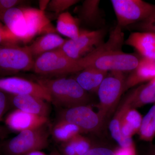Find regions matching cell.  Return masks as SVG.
I'll return each instance as SVG.
<instances>
[{
    "instance_id": "1",
    "label": "cell",
    "mask_w": 155,
    "mask_h": 155,
    "mask_svg": "<svg viewBox=\"0 0 155 155\" xmlns=\"http://www.w3.org/2000/svg\"><path fill=\"white\" fill-rule=\"evenodd\" d=\"M124 34L117 25L112 30L107 41L81 58L84 69L94 67L107 72H131L137 67L140 58L122 51Z\"/></svg>"
},
{
    "instance_id": "2",
    "label": "cell",
    "mask_w": 155,
    "mask_h": 155,
    "mask_svg": "<svg viewBox=\"0 0 155 155\" xmlns=\"http://www.w3.org/2000/svg\"><path fill=\"white\" fill-rule=\"evenodd\" d=\"M1 21L24 43L39 35L55 33L56 30L45 12L34 8H12L4 14Z\"/></svg>"
},
{
    "instance_id": "3",
    "label": "cell",
    "mask_w": 155,
    "mask_h": 155,
    "mask_svg": "<svg viewBox=\"0 0 155 155\" xmlns=\"http://www.w3.org/2000/svg\"><path fill=\"white\" fill-rule=\"evenodd\" d=\"M36 82L47 91L51 102L58 107L68 109L81 105H88L90 101L84 91L74 78H41Z\"/></svg>"
},
{
    "instance_id": "4",
    "label": "cell",
    "mask_w": 155,
    "mask_h": 155,
    "mask_svg": "<svg viewBox=\"0 0 155 155\" xmlns=\"http://www.w3.org/2000/svg\"><path fill=\"white\" fill-rule=\"evenodd\" d=\"M50 130L47 124L19 132L16 136L1 143L4 155H24L35 150H41L49 145Z\"/></svg>"
},
{
    "instance_id": "5",
    "label": "cell",
    "mask_w": 155,
    "mask_h": 155,
    "mask_svg": "<svg viewBox=\"0 0 155 155\" xmlns=\"http://www.w3.org/2000/svg\"><path fill=\"white\" fill-rule=\"evenodd\" d=\"M83 69L80 59L69 58L58 48L37 58L32 69L36 74L45 76L77 73Z\"/></svg>"
},
{
    "instance_id": "6",
    "label": "cell",
    "mask_w": 155,
    "mask_h": 155,
    "mask_svg": "<svg viewBox=\"0 0 155 155\" xmlns=\"http://www.w3.org/2000/svg\"><path fill=\"white\" fill-rule=\"evenodd\" d=\"M125 79L124 72H110L100 85L97 92L99 100L97 113L104 121L125 91Z\"/></svg>"
},
{
    "instance_id": "7",
    "label": "cell",
    "mask_w": 155,
    "mask_h": 155,
    "mask_svg": "<svg viewBox=\"0 0 155 155\" xmlns=\"http://www.w3.org/2000/svg\"><path fill=\"white\" fill-rule=\"evenodd\" d=\"M34 60L27 46L0 45V75L16 74L33 69Z\"/></svg>"
},
{
    "instance_id": "8",
    "label": "cell",
    "mask_w": 155,
    "mask_h": 155,
    "mask_svg": "<svg viewBox=\"0 0 155 155\" xmlns=\"http://www.w3.org/2000/svg\"><path fill=\"white\" fill-rule=\"evenodd\" d=\"M117 25L121 28L143 21L150 15L155 5L142 0H112Z\"/></svg>"
},
{
    "instance_id": "9",
    "label": "cell",
    "mask_w": 155,
    "mask_h": 155,
    "mask_svg": "<svg viewBox=\"0 0 155 155\" xmlns=\"http://www.w3.org/2000/svg\"><path fill=\"white\" fill-rule=\"evenodd\" d=\"M106 34L104 28L93 31L80 29L77 38L67 40L59 49L69 58L79 60L103 44Z\"/></svg>"
},
{
    "instance_id": "10",
    "label": "cell",
    "mask_w": 155,
    "mask_h": 155,
    "mask_svg": "<svg viewBox=\"0 0 155 155\" xmlns=\"http://www.w3.org/2000/svg\"><path fill=\"white\" fill-rule=\"evenodd\" d=\"M58 119L74 124L83 133L97 131L101 128L104 122L98 113L88 105L64 109L59 112Z\"/></svg>"
},
{
    "instance_id": "11",
    "label": "cell",
    "mask_w": 155,
    "mask_h": 155,
    "mask_svg": "<svg viewBox=\"0 0 155 155\" xmlns=\"http://www.w3.org/2000/svg\"><path fill=\"white\" fill-rule=\"evenodd\" d=\"M0 90L12 95H31L51 102L49 94L37 82L22 78L0 77Z\"/></svg>"
},
{
    "instance_id": "12",
    "label": "cell",
    "mask_w": 155,
    "mask_h": 155,
    "mask_svg": "<svg viewBox=\"0 0 155 155\" xmlns=\"http://www.w3.org/2000/svg\"><path fill=\"white\" fill-rule=\"evenodd\" d=\"M48 121V117L28 114L16 109L7 116L5 123L9 129L19 133L45 125Z\"/></svg>"
},
{
    "instance_id": "13",
    "label": "cell",
    "mask_w": 155,
    "mask_h": 155,
    "mask_svg": "<svg viewBox=\"0 0 155 155\" xmlns=\"http://www.w3.org/2000/svg\"><path fill=\"white\" fill-rule=\"evenodd\" d=\"M11 106L28 114L48 117L51 108L47 101L31 95L9 94Z\"/></svg>"
},
{
    "instance_id": "14",
    "label": "cell",
    "mask_w": 155,
    "mask_h": 155,
    "mask_svg": "<svg viewBox=\"0 0 155 155\" xmlns=\"http://www.w3.org/2000/svg\"><path fill=\"white\" fill-rule=\"evenodd\" d=\"M125 43L136 50L142 58L155 60V35L153 34L143 31L133 32Z\"/></svg>"
},
{
    "instance_id": "15",
    "label": "cell",
    "mask_w": 155,
    "mask_h": 155,
    "mask_svg": "<svg viewBox=\"0 0 155 155\" xmlns=\"http://www.w3.org/2000/svg\"><path fill=\"white\" fill-rule=\"evenodd\" d=\"M155 78V60L142 57L137 67L125 79V91Z\"/></svg>"
},
{
    "instance_id": "16",
    "label": "cell",
    "mask_w": 155,
    "mask_h": 155,
    "mask_svg": "<svg viewBox=\"0 0 155 155\" xmlns=\"http://www.w3.org/2000/svg\"><path fill=\"white\" fill-rule=\"evenodd\" d=\"M131 95L129 93L121 103L109 125L111 136L119 146L122 147H127L134 144L132 138H126L121 131L122 118L126 111L131 107Z\"/></svg>"
},
{
    "instance_id": "17",
    "label": "cell",
    "mask_w": 155,
    "mask_h": 155,
    "mask_svg": "<svg viewBox=\"0 0 155 155\" xmlns=\"http://www.w3.org/2000/svg\"><path fill=\"white\" fill-rule=\"evenodd\" d=\"M77 73L74 78L81 87L87 92L95 93L97 92L108 72L94 67H87Z\"/></svg>"
},
{
    "instance_id": "18",
    "label": "cell",
    "mask_w": 155,
    "mask_h": 155,
    "mask_svg": "<svg viewBox=\"0 0 155 155\" xmlns=\"http://www.w3.org/2000/svg\"><path fill=\"white\" fill-rule=\"evenodd\" d=\"M66 40L55 33H49L39 37L27 47L33 58H37L45 53L60 48Z\"/></svg>"
},
{
    "instance_id": "19",
    "label": "cell",
    "mask_w": 155,
    "mask_h": 155,
    "mask_svg": "<svg viewBox=\"0 0 155 155\" xmlns=\"http://www.w3.org/2000/svg\"><path fill=\"white\" fill-rule=\"evenodd\" d=\"M130 93L131 108L136 109L148 104H155V78L134 89Z\"/></svg>"
},
{
    "instance_id": "20",
    "label": "cell",
    "mask_w": 155,
    "mask_h": 155,
    "mask_svg": "<svg viewBox=\"0 0 155 155\" xmlns=\"http://www.w3.org/2000/svg\"><path fill=\"white\" fill-rule=\"evenodd\" d=\"M100 2L99 0H85L83 2L79 9V17L85 24L97 26L103 24Z\"/></svg>"
},
{
    "instance_id": "21",
    "label": "cell",
    "mask_w": 155,
    "mask_h": 155,
    "mask_svg": "<svg viewBox=\"0 0 155 155\" xmlns=\"http://www.w3.org/2000/svg\"><path fill=\"white\" fill-rule=\"evenodd\" d=\"M79 23V20L69 12H64L59 15L56 30L69 39H75L80 33Z\"/></svg>"
},
{
    "instance_id": "22",
    "label": "cell",
    "mask_w": 155,
    "mask_h": 155,
    "mask_svg": "<svg viewBox=\"0 0 155 155\" xmlns=\"http://www.w3.org/2000/svg\"><path fill=\"white\" fill-rule=\"evenodd\" d=\"M143 117L135 109L130 107L125 112L122 118L121 131L122 135L127 138H132L138 134L141 125Z\"/></svg>"
},
{
    "instance_id": "23",
    "label": "cell",
    "mask_w": 155,
    "mask_h": 155,
    "mask_svg": "<svg viewBox=\"0 0 155 155\" xmlns=\"http://www.w3.org/2000/svg\"><path fill=\"white\" fill-rule=\"evenodd\" d=\"M51 133L56 141L64 143L75 136L83 134L76 125L66 121L58 119L52 127Z\"/></svg>"
},
{
    "instance_id": "24",
    "label": "cell",
    "mask_w": 155,
    "mask_h": 155,
    "mask_svg": "<svg viewBox=\"0 0 155 155\" xmlns=\"http://www.w3.org/2000/svg\"><path fill=\"white\" fill-rule=\"evenodd\" d=\"M140 139L147 142H152L155 137V104L143 117L139 130Z\"/></svg>"
},
{
    "instance_id": "25",
    "label": "cell",
    "mask_w": 155,
    "mask_h": 155,
    "mask_svg": "<svg viewBox=\"0 0 155 155\" xmlns=\"http://www.w3.org/2000/svg\"><path fill=\"white\" fill-rule=\"evenodd\" d=\"M19 39L4 24L0 21V45L3 46H18Z\"/></svg>"
},
{
    "instance_id": "26",
    "label": "cell",
    "mask_w": 155,
    "mask_h": 155,
    "mask_svg": "<svg viewBox=\"0 0 155 155\" xmlns=\"http://www.w3.org/2000/svg\"><path fill=\"white\" fill-rule=\"evenodd\" d=\"M79 2L78 0H52L50 1L47 10L61 14Z\"/></svg>"
},
{
    "instance_id": "27",
    "label": "cell",
    "mask_w": 155,
    "mask_h": 155,
    "mask_svg": "<svg viewBox=\"0 0 155 155\" xmlns=\"http://www.w3.org/2000/svg\"><path fill=\"white\" fill-rule=\"evenodd\" d=\"M143 32H148L155 35V5L150 15L143 21L138 22L136 25Z\"/></svg>"
},
{
    "instance_id": "28",
    "label": "cell",
    "mask_w": 155,
    "mask_h": 155,
    "mask_svg": "<svg viewBox=\"0 0 155 155\" xmlns=\"http://www.w3.org/2000/svg\"><path fill=\"white\" fill-rule=\"evenodd\" d=\"M92 147L91 141L88 138L81 134L78 135L75 147L76 155H84Z\"/></svg>"
},
{
    "instance_id": "29",
    "label": "cell",
    "mask_w": 155,
    "mask_h": 155,
    "mask_svg": "<svg viewBox=\"0 0 155 155\" xmlns=\"http://www.w3.org/2000/svg\"><path fill=\"white\" fill-rule=\"evenodd\" d=\"M78 135L75 136L68 141L62 143L61 145L62 153H61L62 155H76L75 147L77 143V136Z\"/></svg>"
},
{
    "instance_id": "30",
    "label": "cell",
    "mask_w": 155,
    "mask_h": 155,
    "mask_svg": "<svg viewBox=\"0 0 155 155\" xmlns=\"http://www.w3.org/2000/svg\"><path fill=\"white\" fill-rule=\"evenodd\" d=\"M11 106L9 94L0 90V122Z\"/></svg>"
},
{
    "instance_id": "31",
    "label": "cell",
    "mask_w": 155,
    "mask_h": 155,
    "mask_svg": "<svg viewBox=\"0 0 155 155\" xmlns=\"http://www.w3.org/2000/svg\"><path fill=\"white\" fill-rule=\"evenodd\" d=\"M23 2L19 0H0V21L6 11L17 7Z\"/></svg>"
},
{
    "instance_id": "32",
    "label": "cell",
    "mask_w": 155,
    "mask_h": 155,
    "mask_svg": "<svg viewBox=\"0 0 155 155\" xmlns=\"http://www.w3.org/2000/svg\"><path fill=\"white\" fill-rule=\"evenodd\" d=\"M84 155H115L114 151L104 147H93Z\"/></svg>"
},
{
    "instance_id": "33",
    "label": "cell",
    "mask_w": 155,
    "mask_h": 155,
    "mask_svg": "<svg viewBox=\"0 0 155 155\" xmlns=\"http://www.w3.org/2000/svg\"><path fill=\"white\" fill-rule=\"evenodd\" d=\"M114 151L115 155H136L134 144L127 147H119Z\"/></svg>"
},
{
    "instance_id": "34",
    "label": "cell",
    "mask_w": 155,
    "mask_h": 155,
    "mask_svg": "<svg viewBox=\"0 0 155 155\" xmlns=\"http://www.w3.org/2000/svg\"><path fill=\"white\" fill-rule=\"evenodd\" d=\"M50 1L48 0H41V1H39V10L41 11L45 12L47 8L48 5Z\"/></svg>"
},
{
    "instance_id": "35",
    "label": "cell",
    "mask_w": 155,
    "mask_h": 155,
    "mask_svg": "<svg viewBox=\"0 0 155 155\" xmlns=\"http://www.w3.org/2000/svg\"><path fill=\"white\" fill-rule=\"evenodd\" d=\"M24 155H47L41 150H35L30 152Z\"/></svg>"
},
{
    "instance_id": "36",
    "label": "cell",
    "mask_w": 155,
    "mask_h": 155,
    "mask_svg": "<svg viewBox=\"0 0 155 155\" xmlns=\"http://www.w3.org/2000/svg\"><path fill=\"white\" fill-rule=\"evenodd\" d=\"M147 155H155V145L150 147Z\"/></svg>"
},
{
    "instance_id": "37",
    "label": "cell",
    "mask_w": 155,
    "mask_h": 155,
    "mask_svg": "<svg viewBox=\"0 0 155 155\" xmlns=\"http://www.w3.org/2000/svg\"><path fill=\"white\" fill-rule=\"evenodd\" d=\"M49 155H63L61 153H59L58 151H54Z\"/></svg>"
},
{
    "instance_id": "38",
    "label": "cell",
    "mask_w": 155,
    "mask_h": 155,
    "mask_svg": "<svg viewBox=\"0 0 155 155\" xmlns=\"http://www.w3.org/2000/svg\"><path fill=\"white\" fill-rule=\"evenodd\" d=\"M5 133V130L3 127H0V137L2 136Z\"/></svg>"
},
{
    "instance_id": "39",
    "label": "cell",
    "mask_w": 155,
    "mask_h": 155,
    "mask_svg": "<svg viewBox=\"0 0 155 155\" xmlns=\"http://www.w3.org/2000/svg\"><path fill=\"white\" fill-rule=\"evenodd\" d=\"M1 143H0V153H1Z\"/></svg>"
}]
</instances>
